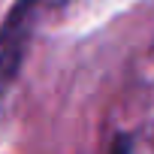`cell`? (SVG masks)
Returning <instances> with one entry per match:
<instances>
[{
    "mask_svg": "<svg viewBox=\"0 0 154 154\" xmlns=\"http://www.w3.org/2000/svg\"><path fill=\"white\" fill-rule=\"evenodd\" d=\"M42 3L45 0L15 3V9L0 27V94L9 88V82L15 79V72L21 66V57H24V48H27V39H30V30H33V21H36Z\"/></svg>",
    "mask_w": 154,
    "mask_h": 154,
    "instance_id": "obj_1",
    "label": "cell"
}]
</instances>
